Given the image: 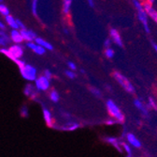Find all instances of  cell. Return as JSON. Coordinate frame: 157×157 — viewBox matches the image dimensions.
Here are the masks:
<instances>
[{
  "label": "cell",
  "mask_w": 157,
  "mask_h": 157,
  "mask_svg": "<svg viewBox=\"0 0 157 157\" xmlns=\"http://www.w3.org/2000/svg\"><path fill=\"white\" fill-rule=\"evenodd\" d=\"M133 4L136 10V12H137V18H139L140 22L142 24L143 27H144V30L147 32V33H150V27H149V24H148V15L144 10V7H143V4L140 3V1H137V0H135L133 1Z\"/></svg>",
  "instance_id": "1"
},
{
  "label": "cell",
  "mask_w": 157,
  "mask_h": 157,
  "mask_svg": "<svg viewBox=\"0 0 157 157\" xmlns=\"http://www.w3.org/2000/svg\"><path fill=\"white\" fill-rule=\"evenodd\" d=\"M107 109L109 113V115L114 118V120L117 122H124V115L123 114V112L121 111V109L119 108L114 101L112 100H108L107 101Z\"/></svg>",
  "instance_id": "2"
},
{
  "label": "cell",
  "mask_w": 157,
  "mask_h": 157,
  "mask_svg": "<svg viewBox=\"0 0 157 157\" xmlns=\"http://www.w3.org/2000/svg\"><path fill=\"white\" fill-rule=\"evenodd\" d=\"M0 52L4 53L7 56H9L10 58H11V60H20V58H21L24 55V49L21 45H19V44L12 45L11 47H10L9 50L2 49Z\"/></svg>",
  "instance_id": "3"
},
{
  "label": "cell",
  "mask_w": 157,
  "mask_h": 157,
  "mask_svg": "<svg viewBox=\"0 0 157 157\" xmlns=\"http://www.w3.org/2000/svg\"><path fill=\"white\" fill-rule=\"evenodd\" d=\"M113 77L115 78V80L124 88V89L126 90L127 92L133 93L135 91V89H134L133 85L131 84V82L129 81V79L127 77H125L124 74H122L121 72H115L113 73Z\"/></svg>",
  "instance_id": "4"
},
{
  "label": "cell",
  "mask_w": 157,
  "mask_h": 157,
  "mask_svg": "<svg viewBox=\"0 0 157 157\" xmlns=\"http://www.w3.org/2000/svg\"><path fill=\"white\" fill-rule=\"evenodd\" d=\"M20 71H21V74L25 79H26L28 81H36V70L35 67H33L31 65H25Z\"/></svg>",
  "instance_id": "5"
},
{
  "label": "cell",
  "mask_w": 157,
  "mask_h": 157,
  "mask_svg": "<svg viewBox=\"0 0 157 157\" xmlns=\"http://www.w3.org/2000/svg\"><path fill=\"white\" fill-rule=\"evenodd\" d=\"M36 88L37 90H47L50 88V80H48L44 75L36 78Z\"/></svg>",
  "instance_id": "6"
},
{
  "label": "cell",
  "mask_w": 157,
  "mask_h": 157,
  "mask_svg": "<svg viewBox=\"0 0 157 157\" xmlns=\"http://www.w3.org/2000/svg\"><path fill=\"white\" fill-rule=\"evenodd\" d=\"M143 7H144V10L147 13V15H149L152 20L157 23V10H154L151 4V2H146L143 4Z\"/></svg>",
  "instance_id": "7"
},
{
  "label": "cell",
  "mask_w": 157,
  "mask_h": 157,
  "mask_svg": "<svg viewBox=\"0 0 157 157\" xmlns=\"http://www.w3.org/2000/svg\"><path fill=\"white\" fill-rule=\"evenodd\" d=\"M126 140H127L128 144L131 145L134 148H136V149L141 148V142L140 141V139L137 138V137L134 134H131V133L127 134H126Z\"/></svg>",
  "instance_id": "8"
},
{
  "label": "cell",
  "mask_w": 157,
  "mask_h": 157,
  "mask_svg": "<svg viewBox=\"0 0 157 157\" xmlns=\"http://www.w3.org/2000/svg\"><path fill=\"white\" fill-rule=\"evenodd\" d=\"M109 34H110L112 41L115 43V44L122 47L123 46V40H122V37H121L119 31H118L117 29H115V28H111L110 31H109Z\"/></svg>",
  "instance_id": "9"
},
{
  "label": "cell",
  "mask_w": 157,
  "mask_h": 157,
  "mask_svg": "<svg viewBox=\"0 0 157 157\" xmlns=\"http://www.w3.org/2000/svg\"><path fill=\"white\" fill-rule=\"evenodd\" d=\"M134 105H135V106L139 109V110H140V112L142 113V115L143 116H145V117H149V111H148V108L146 107V105L140 101V100H139V99H135L134 100Z\"/></svg>",
  "instance_id": "10"
},
{
  "label": "cell",
  "mask_w": 157,
  "mask_h": 157,
  "mask_svg": "<svg viewBox=\"0 0 157 157\" xmlns=\"http://www.w3.org/2000/svg\"><path fill=\"white\" fill-rule=\"evenodd\" d=\"M21 34H22V36H23V39L25 41H27L28 43H31L33 40H36V35L32 31V30H26V29H25V30H22L21 31Z\"/></svg>",
  "instance_id": "11"
},
{
  "label": "cell",
  "mask_w": 157,
  "mask_h": 157,
  "mask_svg": "<svg viewBox=\"0 0 157 157\" xmlns=\"http://www.w3.org/2000/svg\"><path fill=\"white\" fill-rule=\"evenodd\" d=\"M26 45H27L28 48L32 49V50H33L36 54H37V55H43V54H45V52H46V51H45L46 49H44L43 47L37 45L36 43H33V42L28 43Z\"/></svg>",
  "instance_id": "12"
},
{
  "label": "cell",
  "mask_w": 157,
  "mask_h": 157,
  "mask_svg": "<svg viewBox=\"0 0 157 157\" xmlns=\"http://www.w3.org/2000/svg\"><path fill=\"white\" fill-rule=\"evenodd\" d=\"M35 41H36V43L37 45L43 47V48L46 49V50H52V49H53V46H52L49 42L43 40V39H41V38H36Z\"/></svg>",
  "instance_id": "13"
},
{
  "label": "cell",
  "mask_w": 157,
  "mask_h": 157,
  "mask_svg": "<svg viewBox=\"0 0 157 157\" xmlns=\"http://www.w3.org/2000/svg\"><path fill=\"white\" fill-rule=\"evenodd\" d=\"M104 140H105V142L112 145L114 148H116L119 151H122V148L120 147V141L118 140L116 137H106Z\"/></svg>",
  "instance_id": "14"
},
{
  "label": "cell",
  "mask_w": 157,
  "mask_h": 157,
  "mask_svg": "<svg viewBox=\"0 0 157 157\" xmlns=\"http://www.w3.org/2000/svg\"><path fill=\"white\" fill-rule=\"evenodd\" d=\"M11 40L15 43H21L24 39H23V36L21 34V32H19L18 30H12L11 33Z\"/></svg>",
  "instance_id": "15"
},
{
  "label": "cell",
  "mask_w": 157,
  "mask_h": 157,
  "mask_svg": "<svg viewBox=\"0 0 157 157\" xmlns=\"http://www.w3.org/2000/svg\"><path fill=\"white\" fill-rule=\"evenodd\" d=\"M43 117H44V121L46 122V124L50 127L52 126V113L47 109V108H43Z\"/></svg>",
  "instance_id": "16"
},
{
  "label": "cell",
  "mask_w": 157,
  "mask_h": 157,
  "mask_svg": "<svg viewBox=\"0 0 157 157\" xmlns=\"http://www.w3.org/2000/svg\"><path fill=\"white\" fill-rule=\"evenodd\" d=\"M25 94L28 97H35L36 95V89L34 86H32L31 84L26 85L25 89Z\"/></svg>",
  "instance_id": "17"
},
{
  "label": "cell",
  "mask_w": 157,
  "mask_h": 157,
  "mask_svg": "<svg viewBox=\"0 0 157 157\" xmlns=\"http://www.w3.org/2000/svg\"><path fill=\"white\" fill-rule=\"evenodd\" d=\"M6 21H7L8 25H9L11 28H13V30H18L19 27H18L17 21L15 20V19H14L12 16H10V15L7 16V17H6Z\"/></svg>",
  "instance_id": "18"
},
{
  "label": "cell",
  "mask_w": 157,
  "mask_h": 157,
  "mask_svg": "<svg viewBox=\"0 0 157 157\" xmlns=\"http://www.w3.org/2000/svg\"><path fill=\"white\" fill-rule=\"evenodd\" d=\"M78 127H80V124L77 123V122H68L66 125H64L62 127V129L66 130V131H75Z\"/></svg>",
  "instance_id": "19"
},
{
  "label": "cell",
  "mask_w": 157,
  "mask_h": 157,
  "mask_svg": "<svg viewBox=\"0 0 157 157\" xmlns=\"http://www.w3.org/2000/svg\"><path fill=\"white\" fill-rule=\"evenodd\" d=\"M71 4H72V1L71 0H65L64 1V5H63V11L65 14H67L69 13L70 11V8H71Z\"/></svg>",
  "instance_id": "20"
},
{
  "label": "cell",
  "mask_w": 157,
  "mask_h": 157,
  "mask_svg": "<svg viewBox=\"0 0 157 157\" xmlns=\"http://www.w3.org/2000/svg\"><path fill=\"white\" fill-rule=\"evenodd\" d=\"M0 13L5 15L6 17L10 15V10L8 9V7L4 4H0Z\"/></svg>",
  "instance_id": "21"
},
{
  "label": "cell",
  "mask_w": 157,
  "mask_h": 157,
  "mask_svg": "<svg viewBox=\"0 0 157 157\" xmlns=\"http://www.w3.org/2000/svg\"><path fill=\"white\" fill-rule=\"evenodd\" d=\"M51 100L52 101V102H54V103H57L58 101H59V98H60V96H59V94H58V92L57 91H55V90H52V92H51Z\"/></svg>",
  "instance_id": "22"
},
{
  "label": "cell",
  "mask_w": 157,
  "mask_h": 157,
  "mask_svg": "<svg viewBox=\"0 0 157 157\" xmlns=\"http://www.w3.org/2000/svg\"><path fill=\"white\" fill-rule=\"evenodd\" d=\"M122 146H123V149L125 151V152L127 154V157H131L132 156V151H131L130 145L126 144V143H122Z\"/></svg>",
  "instance_id": "23"
},
{
  "label": "cell",
  "mask_w": 157,
  "mask_h": 157,
  "mask_svg": "<svg viewBox=\"0 0 157 157\" xmlns=\"http://www.w3.org/2000/svg\"><path fill=\"white\" fill-rule=\"evenodd\" d=\"M90 91L95 96V97H101L102 96V93H101V91L98 89H96V88H94V87H90Z\"/></svg>",
  "instance_id": "24"
},
{
  "label": "cell",
  "mask_w": 157,
  "mask_h": 157,
  "mask_svg": "<svg viewBox=\"0 0 157 157\" xmlns=\"http://www.w3.org/2000/svg\"><path fill=\"white\" fill-rule=\"evenodd\" d=\"M114 55H115V52H114V50L112 48L109 47V48H108V49L105 50V56L108 58H113Z\"/></svg>",
  "instance_id": "25"
},
{
  "label": "cell",
  "mask_w": 157,
  "mask_h": 157,
  "mask_svg": "<svg viewBox=\"0 0 157 157\" xmlns=\"http://www.w3.org/2000/svg\"><path fill=\"white\" fill-rule=\"evenodd\" d=\"M148 102H149V106H150L151 108H152V109H154V110H157V104H156V102L154 101L153 98L149 97Z\"/></svg>",
  "instance_id": "26"
},
{
  "label": "cell",
  "mask_w": 157,
  "mask_h": 157,
  "mask_svg": "<svg viewBox=\"0 0 157 157\" xmlns=\"http://www.w3.org/2000/svg\"><path fill=\"white\" fill-rule=\"evenodd\" d=\"M9 37L6 34H4L2 37H0V45H6L9 43Z\"/></svg>",
  "instance_id": "27"
},
{
  "label": "cell",
  "mask_w": 157,
  "mask_h": 157,
  "mask_svg": "<svg viewBox=\"0 0 157 157\" xmlns=\"http://www.w3.org/2000/svg\"><path fill=\"white\" fill-rule=\"evenodd\" d=\"M36 9H37V1L34 0V1L32 2V6H31V10H32V12L34 15H36V13H37Z\"/></svg>",
  "instance_id": "28"
},
{
  "label": "cell",
  "mask_w": 157,
  "mask_h": 157,
  "mask_svg": "<svg viewBox=\"0 0 157 157\" xmlns=\"http://www.w3.org/2000/svg\"><path fill=\"white\" fill-rule=\"evenodd\" d=\"M21 115L25 118L28 117V108L25 105H23V107L21 108Z\"/></svg>",
  "instance_id": "29"
},
{
  "label": "cell",
  "mask_w": 157,
  "mask_h": 157,
  "mask_svg": "<svg viewBox=\"0 0 157 157\" xmlns=\"http://www.w3.org/2000/svg\"><path fill=\"white\" fill-rule=\"evenodd\" d=\"M14 61H15V62H16V64L19 66L20 70L23 69V68L25 66V61H24V60H14Z\"/></svg>",
  "instance_id": "30"
},
{
  "label": "cell",
  "mask_w": 157,
  "mask_h": 157,
  "mask_svg": "<svg viewBox=\"0 0 157 157\" xmlns=\"http://www.w3.org/2000/svg\"><path fill=\"white\" fill-rule=\"evenodd\" d=\"M66 75H67L68 78H70V79H73V78L76 77V73L73 72L72 71H66Z\"/></svg>",
  "instance_id": "31"
},
{
  "label": "cell",
  "mask_w": 157,
  "mask_h": 157,
  "mask_svg": "<svg viewBox=\"0 0 157 157\" xmlns=\"http://www.w3.org/2000/svg\"><path fill=\"white\" fill-rule=\"evenodd\" d=\"M67 66H68V68H69L71 71H75V70L77 69L76 64H75L74 62H72V61H68V62H67Z\"/></svg>",
  "instance_id": "32"
},
{
  "label": "cell",
  "mask_w": 157,
  "mask_h": 157,
  "mask_svg": "<svg viewBox=\"0 0 157 157\" xmlns=\"http://www.w3.org/2000/svg\"><path fill=\"white\" fill-rule=\"evenodd\" d=\"M44 76L47 78L48 80H51V78H52V72H51L49 70H45V72H44Z\"/></svg>",
  "instance_id": "33"
},
{
  "label": "cell",
  "mask_w": 157,
  "mask_h": 157,
  "mask_svg": "<svg viewBox=\"0 0 157 157\" xmlns=\"http://www.w3.org/2000/svg\"><path fill=\"white\" fill-rule=\"evenodd\" d=\"M110 44H111V41H110V39H106L105 42H104V46L106 47V49L109 48Z\"/></svg>",
  "instance_id": "34"
},
{
  "label": "cell",
  "mask_w": 157,
  "mask_h": 157,
  "mask_svg": "<svg viewBox=\"0 0 157 157\" xmlns=\"http://www.w3.org/2000/svg\"><path fill=\"white\" fill-rule=\"evenodd\" d=\"M17 21V24H18V27H19V28H22V30H25V25L20 21V20H16Z\"/></svg>",
  "instance_id": "35"
},
{
  "label": "cell",
  "mask_w": 157,
  "mask_h": 157,
  "mask_svg": "<svg viewBox=\"0 0 157 157\" xmlns=\"http://www.w3.org/2000/svg\"><path fill=\"white\" fill-rule=\"evenodd\" d=\"M107 125H112V124H114V123H116V121H114V120H112V119H110V120H109V121H107L106 122H105Z\"/></svg>",
  "instance_id": "36"
},
{
  "label": "cell",
  "mask_w": 157,
  "mask_h": 157,
  "mask_svg": "<svg viewBox=\"0 0 157 157\" xmlns=\"http://www.w3.org/2000/svg\"><path fill=\"white\" fill-rule=\"evenodd\" d=\"M151 45H152V48L154 49V51L157 53V43H154V42H151Z\"/></svg>",
  "instance_id": "37"
},
{
  "label": "cell",
  "mask_w": 157,
  "mask_h": 157,
  "mask_svg": "<svg viewBox=\"0 0 157 157\" xmlns=\"http://www.w3.org/2000/svg\"><path fill=\"white\" fill-rule=\"evenodd\" d=\"M88 4H89V6H90L91 8H94V2L93 1V0H89V1H88Z\"/></svg>",
  "instance_id": "38"
},
{
  "label": "cell",
  "mask_w": 157,
  "mask_h": 157,
  "mask_svg": "<svg viewBox=\"0 0 157 157\" xmlns=\"http://www.w3.org/2000/svg\"><path fill=\"white\" fill-rule=\"evenodd\" d=\"M0 28H1V29H4V28H5V26H4L1 22H0Z\"/></svg>",
  "instance_id": "39"
},
{
  "label": "cell",
  "mask_w": 157,
  "mask_h": 157,
  "mask_svg": "<svg viewBox=\"0 0 157 157\" xmlns=\"http://www.w3.org/2000/svg\"><path fill=\"white\" fill-rule=\"evenodd\" d=\"M64 32H65L66 34H68V30H67V29H64Z\"/></svg>",
  "instance_id": "40"
},
{
  "label": "cell",
  "mask_w": 157,
  "mask_h": 157,
  "mask_svg": "<svg viewBox=\"0 0 157 157\" xmlns=\"http://www.w3.org/2000/svg\"><path fill=\"white\" fill-rule=\"evenodd\" d=\"M0 51H1V50H0Z\"/></svg>",
  "instance_id": "41"
}]
</instances>
